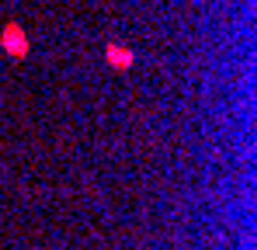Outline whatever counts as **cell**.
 <instances>
[{"label":"cell","mask_w":257,"mask_h":250,"mask_svg":"<svg viewBox=\"0 0 257 250\" xmlns=\"http://www.w3.org/2000/svg\"><path fill=\"white\" fill-rule=\"evenodd\" d=\"M108 63L111 66H128L132 63V52L122 49V45H108Z\"/></svg>","instance_id":"obj_2"},{"label":"cell","mask_w":257,"mask_h":250,"mask_svg":"<svg viewBox=\"0 0 257 250\" xmlns=\"http://www.w3.org/2000/svg\"><path fill=\"white\" fill-rule=\"evenodd\" d=\"M0 42H4V49H7L11 56H25V52H28V39H25L21 25H4Z\"/></svg>","instance_id":"obj_1"}]
</instances>
